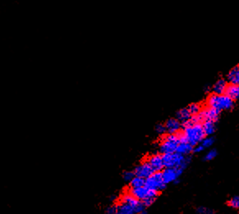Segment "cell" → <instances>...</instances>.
Returning a JSON list of instances; mask_svg holds the SVG:
<instances>
[{
  "mask_svg": "<svg viewBox=\"0 0 239 214\" xmlns=\"http://www.w3.org/2000/svg\"><path fill=\"white\" fill-rule=\"evenodd\" d=\"M183 132L186 136L187 141L192 146L200 144L201 140L206 137V134L204 132L201 123H196L191 126H184Z\"/></svg>",
  "mask_w": 239,
  "mask_h": 214,
  "instance_id": "cell-1",
  "label": "cell"
},
{
  "mask_svg": "<svg viewBox=\"0 0 239 214\" xmlns=\"http://www.w3.org/2000/svg\"><path fill=\"white\" fill-rule=\"evenodd\" d=\"M207 104L221 112L222 110H230L234 107V100L225 94H211L207 98Z\"/></svg>",
  "mask_w": 239,
  "mask_h": 214,
  "instance_id": "cell-2",
  "label": "cell"
},
{
  "mask_svg": "<svg viewBox=\"0 0 239 214\" xmlns=\"http://www.w3.org/2000/svg\"><path fill=\"white\" fill-rule=\"evenodd\" d=\"M145 186L149 189H156L158 191H160L165 189L166 184L164 182L162 178V171H155L150 176L145 178Z\"/></svg>",
  "mask_w": 239,
  "mask_h": 214,
  "instance_id": "cell-3",
  "label": "cell"
},
{
  "mask_svg": "<svg viewBox=\"0 0 239 214\" xmlns=\"http://www.w3.org/2000/svg\"><path fill=\"white\" fill-rule=\"evenodd\" d=\"M164 167H177L180 166L183 161V154H178L177 152L173 153H164L161 154Z\"/></svg>",
  "mask_w": 239,
  "mask_h": 214,
  "instance_id": "cell-4",
  "label": "cell"
},
{
  "mask_svg": "<svg viewBox=\"0 0 239 214\" xmlns=\"http://www.w3.org/2000/svg\"><path fill=\"white\" fill-rule=\"evenodd\" d=\"M220 111L218 109H214L213 107L206 108L205 109H201L198 113L196 114L195 116L198 122L201 123L205 121H213L216 122L217 120L219 119Z\"/></svg>",
  "mask_w": 239,
  "mask_h": 214,
  "instance_id": "cell-5",
  "label": "cell"
},
{
  "mask_svg": "<svg viewBox=\"0 0 239 214\" xmlns=\"http://www.w3.org/2000/svg\"><path fill=\"white\" fill-rule=\"evenodd\" d=\"M179 143L178 136L175 134H168L164 138L160 145V151L161 154L164 153H173L175 152L177 145Z\"/></svg>",
  "mask_w": 239,
  "mask_h": 214,
  "instance_id": "cell-6",
  "label": "cell"
},
{
  "mask_svg": "<svg viewBox=\"0 0 239 214\" xmlns=\"http://www.w3.org/2000/svg\"><path fill=\"white\" fill-rule=\"evenodd\" d=\"M129 193L139 200H143L145 198H155V199H156L158 194H159V191L156 189H149L144 185V186L131 188Z\"/></svg>",
  "mask_w": 239,
  "mask_h": 214,
  "instance_id": "cell-7",
  "label": "cell"
},
{
  "mask_svg": "<svg viewBox=\"0 0 239 214\" xmlns=\"http://www.w3.org/2000/svg\"><path fill=\"white\" fill-rule=\"evenodd\" d=\"M133 171L135 173V176H141V177L146 178L149 176H150L151 174L154 173L155 170L153 169L151 165L149 163V162L145 161L136 166Z\"/></svg>",
  "mask_w": 239,
  "mask_h": 214,
  "instance_id": "cell-8",
  "label": "cell"
},
{
  "mask_svg": "<svg viewBox=\"0 0 239 214\" xmlns=\"http://www.w3.org/2000/svg\"><path fill=\"white\" fill-rule=\"evenodd\" d=\"M162 178L166 185L178 180V176L176 173L175 167H165L162 171Z\"/></svg>",
  "mask_w": 239,
  "mask_h": 214,
  "instance_id": "cell-9",
  "label": "cell"
},
{
  "mask_svg": "<svg viewBox=\"0 0 239 214\" xmlns=\"http://www.w3.org/2000/svg\"><path fill=\"white\" fill-rule=\"evenodd\" d=\"M166 131L168 134H175L178 131H180L182 127V122L179 121L177 118H169L166 121L164 124Z\"/></svg>",
  "mask_w": 239,
  "mask_h": 214,
  "instance_id": "cell-10",
  "label": "cell"
},
{
  "mask_svg": "<svg viewBox=\"0 0 239 214\" xmlns=\"http://www.w3.org/2000/svg\"><path fill=\"white\" fill-rule=\"evenodd\" d=\"M148 162L151 165V166L155 170V171H162L164 167V166L163 160H162V156L160 154H154L152 156H150L149 159H148Z\"/></svg>",
  "mask_w": 239,
  "mask_h": 214,
  "instance_id": "cell-11",
  "label": "cell"
},
{
  "mask_svg": "<svg viewBox=\"0 0 239 214\" xmlns=\"http://www.w3.org/2000/svg\"><path fill=\"white\" fill-rule=\"evenodd\" d=\"M226 81L230 84L239 85V67L238 66H235L229 71L226 76Z\"/></svg>",
  "mask_w": 239,
  "mask_h": 214,
  "instance_id": "cell-12",
  "label": "cell"
},
{
  "mask_svg": "<svg viewBox=\"0 0 239 214\" xmlns=\"http://www.w3.org/2000/svg\"><path fill=\"white\" fill-rule=\"evenodd\" d=\"M224 94L229 97L233 99L234 101L237 100L239 97V86L238 85H233V84H228L224 91Z\"/></svg>",
  "mask_w": 239,
  "mask_h": 214,
  "instance_id": "cell-13",
  "label": "cell"
},
{
  "mask_svg": "<svg viewBox=\"0 0 239 214\" xmlns=\"http://www.w3.org/2000/svg\"><path fill=\"white\" fill-rule=\"evenodd\" d=\"M117 213L119 214H133L136 213L135 207L127 203L120 202L117 205Z\"/></svg>",
  "mask_w": 239,
  "mask_h": 214,
  "instance_id": "cell-14",
  "label": "cell"
},
{
  "mask_svg": "<svg viewBox=\"0 0 239 214\" xmlns=\"http://www.w3.org/2000/svg\"><path fill=\"white\" fill-rule=\"evenodd\" d=\"M193 147L191 144H190L188 142H179L177 145L175 152L178 154L187 155V154H191V153L193 151Z\"/></svg>",
  "mask_w": 239,
  "mask_h": 214,
  "instance_id": "cell-15",
  "label": "cell"
},
{
  "mask_svg": "<svg viewBox=\"0 0 239 214\" xmlns=\"http://www.w3.org/2000/svg\"><path fill=\"white\" fill-rule=\"evenodd\" d=\"M228 85V81L224 78L219 79L218 81L214 83V85L213 86V92L214 94H224V91H225V89H226V86Z\"/></svg>",
  "mask_w": 239,
  "mask_h": 214,
  "instance_id": "cell-16",
  "label": "cell"
},
{
  "mask_svg": "<svg viewBox=\"0 0 239 214\" xmlns=\"http://www.w3.org/2000/svg\"><path fill=\"white\" fill-rule=\"evenodd\" d=\"M201 124H202V127H203L204 132L206 134V136H211L215 132V130H216L215 121H205Z\"/></svg>",
  "mask_w": 239,
  "mask_h": 214,
  "instance_id": "cell-17",
  "label": "cell"
},
{
  "mask_svg": "<svg viewBox=\"0 0 239 214\" xmlns=\"http://www.w3.org/2000/svg\"><path fill=\"white\" fill-rule=\"evenodd\" d=\"M191 117V114L190 113V112L188 111L187 108H184V109H180L179 111L177 112L176 113V118L178 119V121L181 122L188 120Z\"/></svg>",
  "mask_w": 239,
  "mask_h": 214,
  "instance_id": "cell-18",
  "label": "cell"
},
{
  "mask_svg": "<svg viewBox=\"0 0 239 214\" xmlns=\"http://www.w3.org/2000/svg\"><path fill=\"white\" fill-rule=\"evenodd\" d=\"M145 178L141 177V176H135L130 181V187L131 188H134V187H140L144 186L145 185Z\"/></svg>",
  "mask_w": 239,
  "mask_h": 214,
  "instance_id": "cell-19",
  "label": "cell"
},
{
  "mask_svg": "<svg viewBox=\"0 0 239 214\" xmlns=\"http://www.w3.org/2000/svg\"><path fill=\"white\" fill-rule=\"evenodd\" d=\"M214 140H215V139H214V138L213 137V136H209L208 137H206V138L205 137V138L201 140V142L200 143V144H201L205 149H206V148H210L212 144H214Z\"/></svg>",
  "mask_w": 239,
  "mask_h": 214,
  "instance_id": "cell-20",
  "label": "cell"
},
{
  "mask_svg": "<svg viewBox=\"0 0 239 214\" xmlns=\"http://www.w3.org/2000/svg\"><path fill=\"white\" fill-rule=\"evenodd\" d=\"M187 109H188V111L190 112V113L191 115H196L199 113V112L201 110V105L197 103H191L190 105L187 107Z\"/></svg>",
  "mask_w": 239,
  "mask_h": 214,
  "instance_id": "cell-21",
  "label": "cell"
},
{
  "mask_svg": "<svg viewBox=\"0 0 239 214\" xmlns=\"http://www.w3.org/2000/svg\"><path fill=\"white\" fill-rule=\"evenodd\" d=\"M228 204L229 206L232 207L233 208L237 209L239 208V198L238 196H233L232 197L231 199H229L228 202Z\"/></svg>",
  "mask_w": 239,
  "mask_h": 214,
  "instance_id": "cell-22",
  "label": "cell"
},
{
  "mask_svg": "<svg viewBox=\"0 0 239 214\" xmlns=\"http://www.w3.org/2000/svg\"><path fill=\"white\" fill-rule=\"evenodd\" d=\"M217 154H218V153H217L216 149H211V150H210V151L205 155V157H204V161H210L212 159H214V158L217 156Z\"/></svg>",
  "mask_w": 239,
  "mask_h": 214,
  "instance_id": "cell-23",
  "label": "cell"
},
{
  "mask_svg": "<svg viewBox=\"0 0 239 214\" xmlns=\"http://www.w3.org/2000/svg\"><path fill=\"white\" fill-rule=\"evenodd\" d=\"M196 212H198V213L201 214H210V213H214V210H212L210 208H206V207H203L201 206L199 207L196 208Z\"/></svg>",
  "mask_w": 239,
  "mask_h": 214,
  "instance_id": "cell-24",
  "label": "cell"
},
{
  "mask_svg": "<svg viewBox=\"0 0 239 214\" xmlns=\"http://www.w3.org/2000/svg\"><path fill=\"white\" fill-rule=\"evenodd\" d=\"M135 176V173L133 171H126L122 174V177L126 182H130Z\"/></svg>",
  "mask_w": 239,
  "mask_h": 214,
  "instance_id": "cell-25",
  "label": "cell"
},
{
  "mask_svg": "<svg viewBox=\"0 0 239 214\" xmlns=\"http://www.w3.org/2000/svg\"><path fill=\"white\" fill-rule=\"evenodd\" d=\"M155 131H156L157 133L160 134V135L164 134L166 132L165 126L162 123L158 124V125H156V126H155Z\"/></svg>",
  "mask_w": 239,
  "mask_h": 214,
  "instance_id": "cell-26",
  "label": "cell"
},
{
  "mask_svg": "<svg viewBox=\"0 0 239 214\" xmlns=\"http://www.w3.org/2000/svg\"><path fill=\"white\" fill-rule=\"evenodd\" d=\"M155 199H155V198H145V199H144L141 201L143 202V204H145V206L147 208V207H150V205H152L154 204Z\"/></svg>",
  "mask_w": 239,
  "mask_h": 214,
  "instance_id": "cell-27",
  "label": "cell"
},
{
  "mask_svg": "<svg viewBox=\"0 0 239 214\" xmlns=\"http://www.w3.org/2000/svg\"><path fill=\"white\" fill-rule=\"evenodd\" d=\"M105 212H107V213H117V205H112V206L108 207Z\"/></svg>",
  "mask_w": 239,
  "mask_h": 214,
  "instance_id": "cell-28",
  "label": "cell"
},
{
  "mask_svg": "<svg viewBox=\"0 0 239 214\" xmlns=\"http://www.w3.org/2000/svg\"><path fill=\"white\" fill-rule=\"evenodd\" d=\"M204 149H205V148L201 144H196V145H195V147H193V151L195 153H200V152L203 151Z\"/></svg>",
  "mask_w": 239,
  "mask_h": 214,
  "instance_id": "cell-29",
  "label": "cell"
}]
</instances>
